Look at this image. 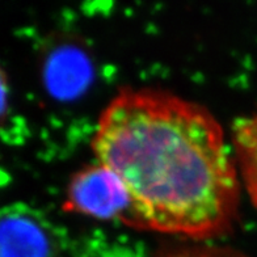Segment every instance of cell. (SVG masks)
Here are the masks:
<instances>
[{
    "label": "cell",
    "mask_w": 257,
    "mask_h": 257,
    "mask_svg": "<svg viewBox=\"0 0 257 257\" xmlns=\"http://www.w3.org/2000/svg\"><path fill=\"white\" fill-rule=\"evenodd\" d=\"M92 149L125 186L134 228L193 240L232 230L240 175L202 105L160 89H122L100 115Z\"/></svg>",
    "instance_id": "6da1fadb"
},
{
    "label": "cell",
    "mask_w": 257,
    "mask_h": 257,
    "mask_svg": "<svg viewBox=\"0 0 257 257\" xmlns=\"http://www.w3.org/2000/svg\"><path fill=\"white\" fill-rule=\"evenodd\" d=\"M64 210L98 220H119L133 227L132 202L125 186L108 168L93 164L70 180Z\"/></svg>",
    "instance_id": "7a4b0ae2"
},
{
    "label": "cell",
    "mask_w": 257,
    "mask_h": 257,
    "mask_svg": "<svg viewBox=\"0 0 257 257\" xmlns=\"http://www.w3.org/2000/svg\"><path fill=\"white\" fill-rule=\"evenodd\" d=\"M66 236L25 203L0 207V257H62Z\"/></svg>",
    "instance_id": "3957f363"
},
{
    "label": "cell",
    "mask_w": 257,
    "mask_h": 257,
    "mask_svg": "<svg viewBox=\"0 0 257 257\" xmlns=\"http://www.w3.org/2000/svg\"><path fill=\"white\" fill-rule=\"evenodd\" d=\"M91 64L84 51L67 45L51 51L45 63V83L55 97L74 98L91 80Z\"/></svg>",
    "instance_id": "277c9868"
},
{
    "label": "cell",
    "mask_w": 257,
    "mask_h": 257,
    "mask_svg": "<svg viewBox=\"0 0 257 257\" xmlns=\"http://www.w3.org/2000/svg\"><path fill=\"white\" fill-rule=\"evenodd\" d=\"M233 151L241 184L257 211V112L235 126Z\"/></svg>",
    "instance_id": "5b68a950"
},
{
    "label": "cell",
    "mask_w": 257,
    "mask_h": 257,
    "mask_svg": "<svg viewBox=\"0 0 257 257\" xmlns=\"http://www.w3.org/2000/svg\"><path fill=\"white\" fill-rule=\"evenodd\" d=\"M158 257H249L239 250L218 245H186L164 250Z\"/></svg>",
    "instance_id": "8992f818"
},
{
    "label": "cell",
    "mask_w": 257,
    "mask_h": 257,
    "mask_svg": "<svg viewBox=\"0 0 257 257\" xmlns=\"http://www.w3.org/2000/svg\"><path fill=\"white\" fill-rule=\"evenodd\" d=\"M11 119V102H10V85L7 76L0 68V136H3Z\"/></svg>",
    "instance_id": "52a82bcc"
}]
</instances>
